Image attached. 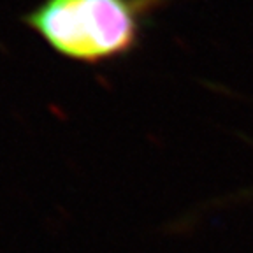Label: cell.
I'll return each instance as SVG.
<instances>
[{
	"label": "cell",
	"mask_w": 253,
	"mask_h": 253,
	"mask_svg": "<svg viewBox=\"0 0 253 253\" xmlns=\"http://www.w3.org/2000/svg\"><path fill=\"white\" fill-rule=\"evenodd\" d=\"M166 0H42L23 21L58 55L81 63L123 58Z\"/></svg>",
	"instance_id": "1"
}]
</instances>
